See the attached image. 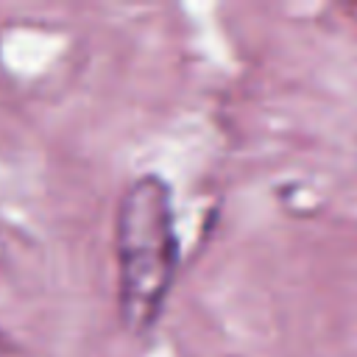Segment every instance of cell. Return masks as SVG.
Listing matches in <instances>:
<instances>
[{"label": "cell", "instance_id": "6da1fadb", "mask_svg": "<svg viewBox=\"0 0 357 357\" xmlns=\"http://www.w3.org/2000/svg\"><path fill=\"white\" fill-rule=\"evenodd\" d=\"M117 301L131 335H145L162 315L178 265V234L167 184L148 173L134 178L114 215Z\"/></svg>", "mask_w": 357, "mask_h": 357}]
</instances>
